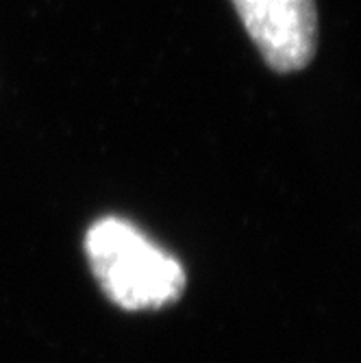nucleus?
<instances>
[{"label": "nucleus", "instance_id": "1", "mask_svg": "<svg viewBox=\"0 0 361 363\" xmlns=\"http://www.w3.org/2000/svg\"><path fill=\"white\" fill-rule=\"evenodd\" d=\"M85 255L98 285L120 309H161L185 289L181 263L124 218L96 220L85 233Z\"/></svg>", "mask_w": 361, "mask_h": 363}, {"label": "nucleus", "instance_id": "2", "mask_svg": "<svg viewBox=\"0 0 361 363\" xmlns=\"http://www.w3.org/2000/svg\"><path fill=\"white\" fill-rule=\"evenodd\" d=\"M231 5L272 72H301L316 59L320 42L316 0H231Z\"/></svg>", "mask_w": 361, "mask_h": 363}]
</instances>
